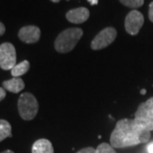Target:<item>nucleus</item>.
I'll return each mask as SVG.
<instances>
[{
	"mask_svg": "<svg viewBox=\"0 0 153 153\" xmlns=\"http://www.w3.org/2000/svg\"><path fill=\"white\" fill-rule=\"evenodd\" d=\"M95 153H116L113 147L107 144V143H102L99 146L97 149L95 150Z\"/></svg>",
	"mask_w": 153,
	"mask_h": 153,
	"instance_id": "2eb2a0df",
	"label": "nucleus"
},
{
	"mask_svg": "<svg viewBox=\"0 0 153 153\" xmlns=\"http://www.w3.org/2000/svg\"><path fill=\"white\" fill-rule=\"evenodd\" d=\"M121 4L129 8H139L144 4V0H119Z\"/></svg>",
	"mask_w": 153,
	"mask_h": 153,
	"instance_id": "4468645a",
	"label": "nucleus"
},
{
	"mask_svg": "<svg viewBox=\"0 0 153 153\" xmlns=\"http://www.w3.org/2000/svg\"><path fill=\"white\" fill-rule=\"evenodd\" d=\"M89 17V11L86 8H77L71 10L66 13V19L71 23L81 24L87 21Z\"/></svg>",
	"mask_w": 153,
	"mask_h": 153,
	"instance_id": "1a4fd4ad",
	"label": "nucleus"
},
{
	"mask_svg": "<svg viewBox=\"0 0 153 153\" xmlns=\"http://www.w3.org/2000/svg\"><path fill=\"white\" fill-rule=\"evenodd\" d=\"M51 1H52V2H54V3H58L60 0H51Z\"/></svg>",
	"mask_w": 153,
	"mask_h": 153,
	"instance_id": "b1692460",
	"label": "nucleus"
},
{
	"mask_svg": "<svg viewBox=\"0 0 153 153\" xmlns=\"http://www.w3.org/2000/svg\"><path fill=\"white\" fill-rule=\"evenodd\" d=\"M147 151H148V153H153V142L148 145Z\"/></svg>",
	"mask_w": 153,
	"mask_h": 153,
	"instance_id": "aec40b11",
	"label": "nucleus"
},
{
	"mask_svg": "<svg viewBox=\"0 0 153 153\" xmlns=\"http://www.w3.org/2000/svg\"><path fill=\"white\" fill-rule=\"evenodd\" d=\"M88 3H89L91 5H95V4H98V0H88Z\"/></svg>",
	"mask_w": 153,
	"mask_h": 153,
	"instance_id": "412c9836",
	"label": "nucleus"
},
{
	"mask_svg": "<svg viewBox=\"0 0 153 153\" xmlns=\"http://www.w3.org/2000/svg\"><path fill=\"white\" fill-rule=\"evenodd\" d=\"M1 153H15L14 152H12L10 150H7V151H4V152H3Z\"/></svg>",
	"mask_w": 153,
	"mask_h": 153,
	"instance_id": "4be33fe9",
	"label": "nucleus"
},
{
	"mask_svg": "<svg viewBox=\"0 0 153 153\" xmlns=\"http://www.w3.org/2000/svg\"><path fill=\"white\" fill-rule=\"evenodd\" d=\"M30 68V63L27 60H23L21 63L16 64L11 70V74L14 77H19L20 76L27 73Z\"/></svg>",
	"mask_w": 153,
	"mask_h": 153,
	"instance_id": "f8f14e48",
	"label": "nucleus"
},
{
	"mask_svg": "<svg viewBox=\"0 0 153 153\" xmlns=\"http://www.w3.org/2000/svg\"><path fill=\"white\" fill-rule=\"evenodd\" d=\"M151 138V132L138 124L134 119H122L116 124L110 138L111 146L124 148L146 143Z\"/></svg>",
	"mask_w": 153,
	"mask_h": 153,
	"instance_id": "f257e3e1",
	"label": "nucleus"
},
{
	"mask_svg": "<svg viewBox=\"0 0 153 153\" xmlns=\"http://www.w3.org/2000/svg\"><path fill=\"white\" fill-rule=\"evenodd\" d=\"M41 32L38 27L35 26H27L22 27L18 33L19 38L22 42L27 44H34L38 42L40 38Z\"/></svg>",
	"mask_w": 153,
	"mask_h": 153,
	"instance_id": "6e6552de",
	"label": "nucleus"
},
{
	"mask_svg": "<svg viewBox=\"0 0 153 153\" xmlns=\"http://www.w3.org/2000/svg\"><path fill=\"white\" fill-rule=\"evenodd\" d=\"M12 136V128L10 123L6 120H0V142L8 137Z\"/></svg>",
	"mask_w": 153,
	"mask_h": 153,
	"instance_id": "ddd939ff",
	"label": "nucleus"
},
{
	"mask_svg": "<svg viewBox=\"0 0 153 153\" xmlns=\"http://www.w3.org/2000/svg\"><path fill=\"white\" fill-rule=\"evenodd\" d=\"M6 96V92L5 90L3 88H0V101L3 100L5 98Z\"/></svg>",
	"mask_w": 153,
	"mask_h": 153,
	"instance_id": "a211bd4d",
	"label": "nucleus"
},
{
	"mask_svg": "<svg viewBox=\"0 0 153 153\" xmlns=\"http://www.w3.org/2000/svg\"><path fill=\"white\" fill-rule=\"evenodd\" d=\"M33 153H54V148L51 142L46 139L38 140L33 144L32 148Z\"/></svg>",
	"mask_w": 153,
	"mask_h": 153,
	"instance_id": "9b49d317",
	"label": "nucleus"
},
{
	"mask_svg": "<svg viewBox=\"0 0 153 153\" xmlns=\"http://www.w3.org/2000/svg\"><path fill=\"white\" fill-rule=\"evenodd\" d=\"M4 33H5V27L2 22H0V36L4 35Z\"/></svg>",
	"mask_w": 153,
	"mask_h": 153,
	"instance_id": "6ab92c4d",
	"label": "nucleus"
},
{
	"mask_svg": "<svg viewBox=\"0 0 153 153\" xmlns=\"http://www.w3.org/2000/svg\"><path fill=\"white\" fill-rule=\"evenodd\" d=\"M140 93L142 94H144L146 93V89H142V90L140 91Z\"/></svg>",
	"mask_w": 153,
	"mask_h": 153,
	"instance_id": "5701e85b",
	"label": "nucleus"
},
{
	"mask_svg": "<svg viewBox=\"0 0 153 153\" xmlns=\"http://www.w3.org/2000/svg\"><path fill=\"white\" fill-rule=\"evenodd\" d=\"M18 111L22 119L33 120L38 111V102L31 93L22 94L18 100Z\"/></svg>",
	"mask_w": 153,
	"mask_h": 153,
	"instance_id": "7ed1b4c3",
	"label": "nucleus"
},
{
	"mask_svg": "<svg viewBox=\"0 0 153 153\" xmlns=\"http://www.w3.org/2000/svg\"><path fill=\"white\" fill-rule=\"evenodd\" d=\"M16 65V52L10 43H4L0 45V67L3 70H12Z\"/></svg>",
	"mask_w": 153,
	"mask_h": 153,
	"instance_id": "39448f33",
	"label": "nucleus"
},
{
	"mask_svg": "<svg viewBox=\"0 0 153 153\" xmlns=\"http://www.w3.org/2000/svg\"><path fill=\"white\" fill-rule=\"evenodd\" d=\"M134 120L138 124L141 126L148 131L153 130V97L147 100L146 102L139 105L135 115Z\"/></svg>",
	"mask_w": 153,
	"mask_h": 153,
	"instance_id": "20e7f679",
	"label": "nucleus"
},
{
	"mask_svg": "<svg viewBox=\"0 0 153 153\" xmlns=\"http://www.w3.org/2000/svg\"><path fill=\"white\" fill-rule=\"evenodd\" d=\"M144 24V16L138 10H132L125 18L126 32L130 35H136Z\"/></svg>",
	"mask_w": 153,
	"mask_h": 153,
	"instance_id": "0eeeda50",
	"label": "nucleus"
},
{
	"mask_svg": "<svg viewBox=\"0 0 153 153\" xmlns=\"http://www.w3.org/2000/svg\"><path fill=\"white\" fill-rule=\"evenodd\" d=\"M82 30L80 28H69L60 33L55 39V48L60 53H68L75 48L80 38Z\"/></svg>",
	"mask_w": 153,
	"mask_h": 153,
	"instance_id": "f03ea898",
	"label": "nucleus"
},
{
	"mask_svg": "<svg viewBox=\"0 0 153 153\" xmlns=\"http://www.w3.org/2000/svg\"><path fill=\"white\" fill-rule=\"evenodd\" d=\"M76 153H95V149L93 147H86L81 149Z\"/></svg>",
	"mask_w": 153,
	"mask_h": 153,
	"instance_id": "dca6fc26",
	"label": "nucleus"
},
{
	"mask_svg": "<svg viewBox=\"0 0 153 153\" xmlns=\"http://www.w3.org/2000/svg\"><path fill=\"white\" fill-rule=\"evenodd\" d=\"M3 86L4 89H7L11 93L17 94L21 92L25 87V83L20 77H13L10 80H7L3 82Z\"/></svg>",
	"mask_w": 153,
	"mask_h": 153,
	"instance_id": "9d476101",
	"label": "nucleus"
},
{
	"mask_svg": "<svg viewBox=\"0 0 153 153\" xmlns=\"http://www.w3.org/2000/svg\"><path fill=\"white\" fill-rule=\"evenodd\" d=\"M117 37V31L113 27H106L99 33L91 43L94 50H100L112 44Z\"/></svg>",
	"mask_w": 153,
	"mask_h": 153,
	"instance_id": "423d86ee",
	"label": "nucleus"
},
{
	"mask_svg": "<svg viewBox=\"0 0 153 153\" xmlns=\"http://www.w3.org/2000/svg\"><path fill=\"white\" fill-rule=\"evenodd\" d=\"M149 19L152 22H153V1L149 5Z\"/></svg>",
	"mask_w": 153,
	"mask_h": 153,
	"instance_id": "f3484780",
	"label": "nucleus"
}]
</instances>
